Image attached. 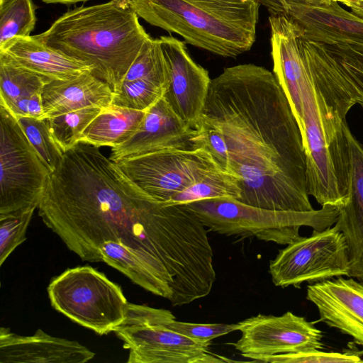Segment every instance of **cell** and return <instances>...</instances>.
Listing matches in <instances>:
<instances>
[{
    "instance_id": "obj_1",
    "label": "cell",
    "mask_w": 363,
    "mask_h": 363,
    "mask_svg": "<svg viewBox=\"0 0 363 363\" xmlns=\"http://www.w3.org/2000/svg\"><path fill=\"white\" fill-rule=\"evenodd\" d=\"M45 225L82 260L102 262L100 246L115 241L158 270L182 301L214 272L206 226L185 204L147 194L101 152L79 143L64 152L38 206Z\"/></svg>"
},
{
    "instance_id": "obj_2",
    "label": "cell",
    "mask_w": 363,
    "mask_h": 363,
    "mask_svg": "<svg viewBox=\"0 0 363 363\" xmlns=\"http://www.w3.org/2000/svg\"><path fill=\"white\" fill-rule=\"evenodd\" d=\"M201 122L219 132L226 171L240 180V201L275 211H311L302 136L273 72L255 64L211 79Z\"/></svg>"
},
{
    "instance_id": "obj_3",
    "label": "cell",
    "mask_w": 363,
    "mask_h": 363,
    "mask_svg": "<svg viewBox=\"0 0 363 363\" xmlns=\"http://www.w3.org/2000/svg\"><path fill=\"white\" fill-rule=\"evenodd\" d=\"M273 72L282 87L302 136L308 194L322 206H342L350 160L345 130L355 105L339 82L324 45L302 33L284 30L271 39Z\"/></svg>"
},
{
    "instance_id": "obj_4",
    "label": "cell",
    "mask_w": 363,
    "mask_h": 363,
    "mask_svg": "<svg viewBox=\"0 0 363 363\" xmlns=\"http://www.w3.org/2000/svg\"><path fill=\"white\" fill-rule=\"evenodd\" d=\"M43 43L93 67L91 74L116 92L150 38L129 0L68 10L45 31Z\"/></svg>"
},
{
    "instance_id": "obj_5",
    "label": "cell",
    "mask_w": 363,
    "mask_h": 363,
    "mask_svg": "<svg viewBox=\"0 0 363 363\" xmlns=\"http://www.w3.org/2000/svg\"><path fill=\"white\" fill-rule=\"evenodd\" d=\"M149 24L223 57L249 51L256 39L258 0H129Z\"/></svg>"
},
{
    "instance_id": "obj_6",
    "label": "cell",
    "mask_w": 363,
    "mask_h": 363,
    "mask_svg": "<svg viewBox=\"0 0 363 363\" xmlns=\"http://www.w3.org/2000/svg\"><path fill=\"white\" fill-rule=\"evenodd\" d=\"M185 205L210 230L228 236L255 237L284 245L300 237L302 226L318 231L332 227L340 209L326 205L311 211H275L231 198L199 200Z\"/></svg>"
},
{
    "instance_id": "obj_7",
    "label": "cell",
    "mask_w": 363,
    "mask_h": 363,
    "mask_svg": "<svg viewBox=\"0 0 363 363\" xmlns=\"http://www.w3.org/2000/svg\"><path fill=\"white\" fill-rule=\"evenodd\" d=\"M47 291L55 310L99 335L113 332L125 318L128 302L121 286L91 266L66 269Z\"/></svg>"
},
{
    "instance_id": "obj_8",
    "label": "cell",
    "mask_w": 363,
    "mask_h": 363,
    "mask_svg": "<svg viewBox=\"0 0 363 363\" xmlns=\"http://www.w3.org/2000/svg\"><path fill=\"white\" fill-rule=\"evenodd\" d=\"M175 319L166 309L128 303L123 321L113 330L129 350L128 363H215L231 362L212 354L211 342L200 341L166 325Z\"/></svg>"
},
{
    "instance_id": "obj_9",
    "label": "cell",
    "mask_w": 363,
    "mask_h": 363,
    "mask_svg": "<svg viewBox=\"0 0 363 363\" xmlns=\"http://www.w3.org/2000/svg\"><path fill=\"white\" fill-rule=\"evenodd\" d=\"M0 214L38 208L50 174L17 119L0 105Z\"/></svg>"
},
{
    "instance_id": "obj_10",
    "label": "cell",
    "mask_w": 363,
    "mask_h": 363,
    "mask_svg": "<svg viewBox=\"0 0 363 363\" xmlns=\"http://www.w3.org/2000/svg\"><path fill=\"white\" fill-rule=\"evenodd\" d=\"M269 272L277 286L299 288L337 277H350L348 246L342 233L335 225L313 230L279 251L269 262Z\"/></svg>"
},
{
    "instance_id": "obj_11",
    "label": "cell",
    "mask_w": 363,
    "mask_h": 363,
    "mask_svg": "<svg viewBox=\"0 0 363 363\" xmlns=\"http://www.w3.org/2000/svg\"><path fill=\"white\" fill-rule=\"evenodd\" d=\"M116 163L135 184L163 203L223 169L204 147L169 149Z\"/></svg>"
},
{
    "instance_id": "obj_12",
    "label": "cell",
    "mask_w": 363,
    "mask_h": 363,
    "mask_svg": "<svg viewBox=\"0 0 363 363\" xmlns=\"http://www.w3.org/2000/svg\"><path fill=\"white\" fill-rule=\"evenodd\" d=\"M238 324L241 337L233 345L242 356L254 362L324 347L322 331L290 311L279 316L258 314Z\"/></svg>"
},
{
    "instance_id": "obj_13",
    "label": "cell",
    "mask_w": 363,
    "mask_h": 363,
    "mask_svg": "<svg viewBox=\"0 0 363 363\" xmlns=\"http://www.w3.org/2000/svg\"><path fill=\"white\" fill-rule=\"evenodd\" d=\"M285 15L301 27L308 40L339 51L363 52V18L335 0H293Z\"/></svg>"
},
{
    "instance_id": "obj_14",
    "label": "cell",
    "mask_w": 363,
    "mask_h": 363,
    "mask_svg": "<svg viewBox=\"0 0 363 363\" xmlns=\"http://www.w3.org/2000/svg\"><path fill=\"white\" fill-rule=\"evenodd\" d=\"M159 39L169 71L163 97L185 123L197 129L211 81L208 72L194 61L184 41L172 35Z\"/></svg>"
},
{
    "instance_id": "obj_15",
    "label": "cell",
    "mask_w": 363,
    "mask_h": 363,
    "mask_svg": "<svg viewBox=\"0 0 363 363\" xmlns=\"http://www.w3.org/2000/svg\"><path fill=\"white\" fill-rule=\"evenodd\" d=\"M196 129L185 123L164 97L146 110L136 132L111 147L109 159L115 162L158 151L197 147L193 141Z\"/></svg>"
},
{
    "instance_id": "obj_16",
    "label": "cell",
    "mask_w": 363,
    "mask_h": 363,
    "mask_svg": "<svg viewBox=\"0 0 363 363\" xmlns=\"http://www.w3.org/2000/svg\"><path fill=\"white\" fill-rule=\"evenodd\" d=\"M306 298L316 306L320 320L363 347L362 281L341 276L312 283L307 286Z\"/></svg>"
},
{
    "instance_id": "obj_17",
    "label": "cell",
    "mask_w": 363,
    "mask_h": 363,
    "mask_svg": "<svg viewBox=\"0 0 363 363\" xmlns=\"http://www.w3.org/2000/svg\"><path fill=\"white\" fill-rule=\"evenodd\" d=\"M94 356L77 341L52 336L40 328L32 335L0 328V363H85Z\"/></svg>"
},
{
    "instance_id": "obj_18",
    "label": "cell",
    "mask_w": 363,
    "mask_h": 363,
    "mask_svg": "<svg viewBox=\"0 0 363 363\" xmlns=\"http://www.w3.org/2000/svg\"><path fill=\"white\" fill-rule=\"evenodd\" d=\"M350 160L347 199L340 207L335 226L346 240L350 263V277L363 282V145L345 123Z\"/></svg>"
},
{
    "instance_id": "obj_19",
    "label": "cell",
    "mask_w": 363,
    "mask_h": 363,
    "mask_svg": "<svg viewBox=\"0 0 363 363\" xmlns=\"http://www.w3.org/2000/svg\"><path fill=\"white\" fill-rule=\"evenodd\" d=\"M113 91L91 72L67 79L51 80L42 91V119L57 116L88 106L107 108L112 104Z\"/></svg>"
},
{
    "instance_id": "obj_20",
    "label": "cell",
    "mask_w": 363,
    "mask_h": 363,
    "mask_svg": "<svg viewBox=\"0 0 363 363\" xmlns=\"http://www.w3.org/2000/svg\"><path fill=\"white\" fill-rule=\"evenodd\" d=\"M0 52L16 65L51 80L67 79L93 70L86 63L50 48L33 35L9 40L0 46Z\"/></svg>"
},
{
    "instance_id": "obj_21",
    "label": "cell",
    "mask_w": 363,
    "mask_h": 363,
    "mask_svg": "<svg viewBox=\"0 0 363 363\" xmlns=\"http://www.w3.org/2000/svg\"><path fill=\"white\" fill-rule=\"evenodd\" d=\"M99 250L102 262L116 269L146 291L172 302L174 292L168 279L134 252L115 241L104 242Z\"/></svg>"
},
{
    "instance_id": "obj_22",
    "label": "cell",
    "mask_w": 363,
    "mask_h": 363,
    "mask_svg": "<svg viewBox=\"0 0 363 363\" xmlns=\"http://www.w3.org/2000/svg\"><path fill=\"white\" fill-rule=\"evenodd\" d=\"M145 112L112 104L104 108L84 130L80 143L97 147H115L136 132Z\"/></svg>"
},
{
    "instance_id": "obj_23",
    "label": "cell",
    "mask_w": 363,
    "mask_h": 363,
    "mask_svg": "<svg viewBox=\"0 0 363 363\" xmlns=\"http://www.w3.org/2000/svg\"><path fill=\"white\" fill-rule=\"evenodd\" d=\"M51 79L14 63L0 52V104L23 96L42 93Z\"/></svg>"
},
{
    "instance_id": "obj_24",
    "label": "cell",
    "mask_w": 363,
    "mask_h": 363,
    "mask_svg": "<svg viewBox=\"0 0 363 363\" xmlns=\"http://www.w3.org/2000/svg\"><path fill=\"white\" fill-rule=\"evenodd\" d=\"M241 187L236 175L223 169L215 172L176 194L167 204H185L211 199L231 198L240 200Z\"/></svg>"
},
{
    "instance_id": "obj_25",
    "label": "cell",
    "mask_w": 363,
    "mask_h": 363,
    "mask_svg": "<svg viewBox=\"0 0 363 363\" xmlns=\"http://www.w3.org/2000/svg\"><path fill=\"white\" fill-rule=\"evenodd\" d=\"M325 46L339 82L353 102L363 107V52L339 51Z\"/></svg>"
},
{
    "instance_id": "obj_26",
    "label": "cell",
    "mask_w": 363,
    "mask_h": 363,
    "mask_svg": "<svg viewBox=\"0 0 363 363\" xmlns=\"http://www.w3.org/2000/svg\"><path fill=\"white\" fill-rule=\"evenodd\" d=\"M102 109L99 106H88L46 118L51 134L63 152L80 142L84 130Z\"/></svg>"
},
{
    "instance_id": "obj_27",
    "label": "cell",
    "mask_w": 363,
    "mask_h": 363,
    "mask_svg": "<svg viewBox=\"0 0 363 363\" xmlns=\"http://www.w3.org/2000/svg\"><path fill=\"white\" fill-rule=\"evenodd\" d=\"M33 0H4L0 3V46L16 37H28L36 16Z\"/></svg>"
},
{
    "instance_id": "obj_28",
    "label": "cell",
    "mask_w": 363,
    "mask_h": 363,
    "mask_svg": "<svg viewBox=\"0 0 363 363\" xmlns=\"http://www.w3.org/2000/svg\"><path fill=\"white\" fill-rule=\"evenodd\" d=\"M167 85L147 78L123 80L114 92L112 105L146 111L163 97Z\"/></svg>"
},
{
    "instance_id": "obj_29",
    "label": "cell",
    "mask_w": 363,
    "mask_h": 363,
    "mask_svg": "<svg viewBox=\"0 0 363 363\" xmlns=\"http://www.w3.org/2000/svg\"><path fill=\"white\" fill-rule=\"evenodd\" d=\"M17 121L50 173L53 172L60 162L64 152L55 141L47 120L23 117Z\"/></svg>"
},
{
    "instance_id": "obj_30",
    "label": "cell",
    "mask_w": 363,
    "mask_h": 363,
    "mask_svg": "<svg viewBox=\"0 0 363 363\" xmlns=\"http://www.w3.org/2000/svg\"><path fill=\"white\" fill-rule=\"evenodd\" d=\"M32 206L7 214H0V265L26 240V233L34 211Z\"/></svg>"
},
{
    "instance_id": "obj_31",
    "label": "cell",
    "mask_w": 363,
    "mask_h": 363,
    "mask_svg": "<svg viewBox=\"0 0 363 363\" xmlns=\"http://www.w3.org/2000/svg\"><path fill=\"white\" fill-rule=\"evenodd\" d=\"M321 350L299 352L296 353L280 354L268 357L262 362L270 363H325V362H361L359 355L348 353L325 352Z\"/></svg>"
},
{
    "instance_id": "obj_32",
    "label": "cell",
    "mask_w": 363,
    "mask_h": 363,
    "mask_svg": "<svg viewBox=\"0 0 363 363\" xmlns=\"http://www.w3.org/2000/svg\"><path fill=\"white\" fill-rule=\"evenodd\" d=\"M169 329L194 340L211 342L212 340L238 330L239 324L194 323L177 321L166 324Z\"/></svg>"
},
{
    "instance_id": "obj_33",
    "label": "cell",
    "mask_w": 363,
    "mask_h": 363,
    "mask_svg": "<svg viewBox=\"0 0 363 363\" xmlns=\"http://www.w3.org/2000/svg\"><path fill=\"white\" fill-rule=\"evenodd\" d=\"M18 119L23 117L41 118L43 115L42 93L20 97L6 104H0Z\"/></svg>"
},
{
    "instance_id": "obj_34",
    "label": "cell",
    "mask_w": 363,
    "mask_h": 363,
    "mask_svg": "<svg viewBox=\"0 0 363 363\" xmlns=\"http://www.w3.org/2000/svg\"><path fill=\"white\" fill-rule=\"evenodd\" d=\"M347 6L351 11L363 18V0H336Z\"/></svg>"
},
{
    "instance_id": "obj_35",
    "label": "cell",
    "mask_w": 363,
    "mask_h": 363,
    "mask_svg": "<svg viewBox=\"0 0 363 363\" xmlns=\"http://www.w3.org/2000/svg\"><path fill=\"white\" fill-rule=\"evenodd\" d=\"M46 4H62L65 5H70L79 2H86L89 0H41Z\"/></svg>"
},
{
    "instance_id": "obj_36",
    "label": "cell",
    "mask_w": 363,
    "mask_h": 363,
    "mask_svg": "<svg viewBox=\"0 0 363 363\" xmlns=\"http://www.w3.org/2000/svg\"><path fill=\"white\" fill-rule=\"evenodd\" d=\"M4 0H0V3H2Z\"/></svg>"
},
{
    "instance_id": "obj_37",
    "label": "cell",
    "mask_w": 363,
    "mask_h": 363,
    "mask_svg": "<svg viewBox=\"0 0 363 363\" xmlns=\"http://www.w3.org/2000/svg\"><path fill=\"white\" fill-rule=\"evenodd\" d=\"M363 362V360H361V362Z\"/></svg>"
},
{
    "instance_id": "obj_38",
    "label": "cell",
    "mask_w": 363,
    "mask_h": 363,
    "mask_svg": "<svg viewBox=\"0 0 363 363\" xmlns=\"http://www.w3.org/2000/svg\"><path fill=\"white\" fill-rule=\"evenodd\" d=\"M336 1V0H335Z\"/></svg>"
}]
</instances>
